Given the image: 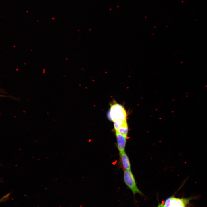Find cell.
Returning <instances> with one entry per match:
<instances>
[{
  "label": "cell",
  "mask_w": 207,
  "mask_h": 207,
  "mask_svg": "<svg viewBox=\"0 0 207 207\" xmlns=\"http://www.w3.org/2000/svg\"><path fill=\"white\" fill-rule=\"evenodd\" d=\"M109 117L112 121L115 120L126 121V113L124 107L117 103L113 104L111 106Z\"/></svg>",
  "instance_id": "1"
},
{
  "label": "cell",
  "mask_w": 207,
  "mask_h": 207,
  "mask_svg": "<svg viewBox=\"0 0 207 207\" xmlns=\"http://www.w3.org/2000/svg\"><path fill=\"white\" fill-rule=\"evenodd\" d=\"M123 179L125 184L132 191L134 196L137 193L144 195L137 187L135 177L131 170L124 171Z\"/></svg>",
  "instance_id": "2"
},
{
  "label": "cell",
  "mask_w": 207,
  "mask_h": 207,
  "mask_svg": "<svg viewBox=\"0 0 207 207\" xmlns=\"http://www.w3.org/2000/svg\"><path fill=\"white\" fill-rule=\"evenodd\" d=\"M193 197L180 198L174 197L168 198L166 200L164 207H187L190 200Z\"/></svg>",
  "instance_id": "3"
},
{
  "label": "cell",
  "mask_w": 207,
  "mask_h": 207,
  "mask_svg": "<svg viewBox=\"0 0 207 207\" xmlns=\"http://www.w3.org/2000/svg\"><path fill=\"white\" fill-rule=\"evenodd\" d=\"M117 146L119 152L125 151L127 136L116 132Z\"/></svg>",
  "instance_id": "4"
},
{
  "label": "cell",
  "mask_w": 207,
  "mask_h": 207,
  "mask_svg": "<svg viewBox=\"0 0 207 207\" xmlns=\"http://www.w3.org/2000/svg\"><path fill=\"white\" fill-rule=\"evenodd\" d=\"M120 159L124 170H131L130 162L125 151L119 152Z\"/></svg>",
  "instance_id": "5"
},
{
  "label": "cell",
  "mask_w": 207,
  "mask_h": 207,
  "mask_svg": "<svg viewBox=\"0 0 207 207\" xmlns=\"http://www.w3.org/2000/svg\"><path fill=\"white\" fill-rule=\"evenodd\" d=\"M128 131V126L126 122L120 126L116 132L127 136Z\"/></svg>",
  "instance_id": "6"
},
{
  "label": "cell",
  "mask_w": 207,
  "mask_h": 207,
  "mask_svg": "<svg viewBox=\"0 0 207 207\" xmlns=\"http://www.w3.org/2000/svg\"><path fill=\"white\" fill-rule=\"evenodd\" d=\"M126 122V121L118 120L113 121L114 127L115 131L117 130L120 126Z\"/></svg>",
  "instance_id": "7"
},
{
  "label": "cell",
  "mask_w": 207,
  "mask_h": 207,
  "mask_svg": "<svg viewBox=\"0 0 207 207\" xmlns=\"http://www.w3.org/2000/svg\"><path fill=\"white\" fill-rule=\"evenodd\" d=\"M10 193H8L3 196L0 199V203L4 202L7 201L9 198Z\"/></svg>",
  "instance_id": "8"
},
{
  "label": "cell",
  "mask_w": 207,
  "mask_h": 207,
  "mask_svg": "<svg viewBox=\"0 0 207 207\" xmlns=\"http://www.w3.org/2000/svg\"><path fill=\"white\" fill-rule=\"evenodd\" d=\"M157 207H164V205H162L161 204H159L158 205Z\"/></svg>",
  "instance_id": "9"
}]
</instances>
